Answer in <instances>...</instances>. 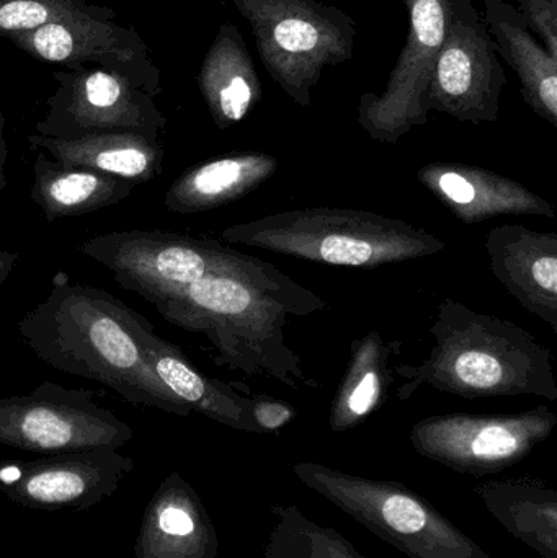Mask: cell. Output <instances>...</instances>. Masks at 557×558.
I'll list each match as a JSON object with an SVG mask.
<instances>
[{
  "label": "cell",
  "instance_id": "cell-1",
  "mask_svg": "<svg viewBox=\"0 0 557 558\" xmlns=\"http://www.w3.org/2000/svg\"><path fill=\"white\" fill-rule=\"evenodd\" d=\"M149 302L169 324L202 333L218 366L291 389L310 386L284 333L290 320L323 311L326 302L274 265L239 252L222 270Z\"/></svg>",
  "mask_w": 557,
  "mask_h": 558
},
{
  "label": "cell",
  "instance_id": "cell-2",
  "mask_svg": "<svg viewBox=\"0 0 557 558\" xmlns=\"http://www.w3.org/2000/svg\"><path fill=\"white\" fill-rule=\"evenodd\" d=\"M16 328L29 350L61 373L95 380L136 405L192 415L150 366L153 324L104 289L55 282Z\"/></svg>",
  "mask_w": 557,
  "mask_h": 558
},
{
  "label": "cell",
  "instance_id": "cell-3",
  "mask_svg": "<svg viewBox=\"0 0 557 558\" xmlns=\"http://www.w3.org/2000/svg\"><path fill=\"white\" fill-rule=\"evenodd\" d=\"M431 335L435 343L425 360L396 369L404 379L399 399L431 387L470 400L540 397L556 402L552 351L513 322L444 299Z\"/></svg>",
  "mask_w": 557,
  "mask_h": 558
},
{
  "label": "cell",
  "instance_id": "cell-4",
  "mask_svg": "<svg viewBox=\"0 0 557 558\" xmlns=\"http://www.w3.org/2000/svg\"><path fill=\"white\" fill-rule=\"evenodd\" d=\"M222 241L332 267L375 268L434 257L447 242L378 213L313 208L277 213L221 232Z\"/></svg>",
  "mask_w": 557,
  "mask_h": 558
},
{
  "label": "cell",
  "instance_id": "cell-5",
  "mask_svg": "<svg viewBox=\"0 0 557 558\" xmlns=\"http://www.w3.org/2000/svg\"><path fill=\"white\" fill-rule=\"evenodd\" d=\"M301 484L409 558H493L434 505L404 485L298 462Z\"/></svg>",
  "mask_w": 557,
  "mask_h": 558
},
{
  "label": "cell",
  "instance_id": "cell-6",
  "mask_svg": "<svg viewBox=\"0 0 557 558\" xmlns=\"http://www.w3.org/2000/svg\"><path fill=\"white\" fill-rule=\"evenodd\" d=\"M247 20L262 64L300 107L313 101L324 71L353 58L356 26L319 0H231Z\"/></svg>",
  "mask_w": 557,
  "mask_h": 558
},
{
  "label": "cell",
  "instance_id": "cell-7",
  "mask_svg": "<svg viewBox=\"0 0 557 558\" xmlns=\"http://www.w3.org/2000/svg\"><path fill=\"white\" fill-rule=\"evenodd\" d=\"M133 438V428L92 390L43 383L25 396L0 397V445L9 448L51 456L120 449Z\"/></svg>",
  "mask_w": 557,
  "mask_h": 558
},
{
  "label": "cell",
  "instance_id": "cell-8",
  "mask_svg": "<svg viewBox=\"0 0 557 558\" xmlns=\"http://www.w3.org/2000/svg\"><path fill=\"white\" fill-rule=\"evenodd\" d=\"M557 413L540 405L512 415L427 416L412 426L417 454L460 474L486 477L520 464L553 435Z\"/></svg>",
  "mask_w": 557,
  "mask_h": 558
},
{
  "label": "cell",
  "instance_id": "cell-9",
  "mask_svg": "<svg viewBox=\"0 0 557 558\" xmlns=\"http://www.w3.org/2000/svg\"><path fill=\"white\" fill-rule=\"evenodd\" d=\"M448 2L447 29L425 108L461 123H496L507 77L493 36L471 0Z\"/></svg>",
  "mask_w": 557,
  "mask_h": 558
},
{
  "label": "cell",
  "instance_id": "cell-10",
  "mask_svg": "<svg viewBox=\"0 0 557 558\" xmlns=\"http://www.w3.org/2000/svg\"><path fill=\"white\" fill-rule=\"evenodd\" d=\"M20 51L65 69L98 68L121 75L134 87L157 98L162 72L140 33L117 22L110 7L88 5L56 23L7 36Z\"/></svg>",
  "mask_w": 557,
  "mask_h": 558
},
{
  "label": "cell",
  "instance_id": "cell-11",
  "mask_svg": "<svg viewBox=\"0 0 557 558\" xmlns=\"http://www.w3.org/2000/svg\"><path fill=\"white\" fill-rule=\"evenodd\" d=\"M81 252L146 301L222 270L239 254L218 241L162 231L108 232L85 241Z\"/></svg>",
  "mask_w": 557,
  "mask_h": 558
},
{
  "label": "cell",
  "instance_id": "cell-12",
  "mask_svg": "<svg viewBox=\"0 0 557 558\" xmlns=\"http://www.w3.org/2000/svg\"><path fill=\"white\" fill-rule=\"evenodd\" d=\"M58 84L46 100L38 136L78 140L92 134L136 133L160 137L166 114L156 98L113 72L98 68L55 72Z\"/></svg>",
  "mask_w": 557,
  "mask_h": 558
},
{
  "label": "cell",
  "instance_id": "cell-13",
  "mask_svg": "<svg viewBox=\"0 0 557 558\" xmlns=\"http://www.w3.org/2000/svg\"><path fill=\"white\" fill-rule=\"evenodd\" d=\"M409 33L404 49L382 95L363 94L359 124L373 141L396 144L417 126L427 124L428 85L447 29L448 0H405Z\"/></svg>",
  "mask_w": 557,
  "mask_h": 558
},
{
  "label": "cell",
  "instance_id": "cell-14",
  "mask_svg": "<svg viewBox=\"0 0 557 558\" xmlns=\"http://www.w3.org/2000/svg\"><path fill=\"white\" fill-rule=\"evenodd\" d=\"M133 469L120 449L43 456L0 464V492L23 508L87 511L110 498Z\"/></svg>",
  "mask_w": 557,
  "mask_h": 558
},
{
  "label": "cell",
  "instance_id": "cell-15",
  "mask_svg": "<svg viewBox=\"0 0 557 558\" xmlns=\"http://www.w3.org/2000/svg\"><path fill=\"white\" fill-rule=\"evenodd\" d=\"M417 180L464 225L499 216L555 218V209L522 183L483 167L460 162H432Z\"/></svg>",
  "mask_w": 557,
  "mask_h": 558
},
{
  "label": "cell",
  "instance_id": "cell-16",
  "mask_svg": "<svg viewBox=\"0 0 557 558\" xmlns=\"http://www.w3.org/2000/svg\"><path fill=\"white\" fill-rule=\"evenodd\" d=\"M486 252L497 281L557 333L556 232L499 226L487 234Z\"/></svg>",
  "mask_w": 557,
  "mask_h": 558
},
{
  "label": "cell",
  "instance_id": "cell-17",
  "mask_svg": "<svg viewBox=\"0 0 557 558\" xmlns=\"http://www.w3.org/2000/svg\"><path fill=\"white\" fill-rule=\"evenodd\" d=\"M218 533L195 488L172 472L144 511L134 558H216Z\"/></svg>",
  "mask_w": 557,
  "mask_h": 558
},
{
  "label": "cell",
  "instance_id": "cell-18",
  "mask_svg": "<svg viewBox=\"0 0 557 558\" xmlns=\"http://www.w3.org/2000/svg\"><path fill=\"white\" fill-rule=\"evenodd\" d=\"M484 20L497 54L520 81L526 105L557 128V59L530 32L522 15L506 0H483Z\"/></svg>",
  "mask_w": 557,
  "mask_h": 558
},
{
  "label": "cell",
  "instance_id": "cell-19",
  "mask_svg": "<svg viewBox=\"0 0 557 558\" xmlns=\"http://www.w3.org/2000/svg\"><path fill=\"white\" fill-rule=\"evenodd\" d=\"M277 157L235 153L206 160L183 172L167 190L164 205L175 215H198L231 205L277 172Z\"/></svg>",
  "mask_w": 557,
  "mask_h": 558
},
{
  "label": "cell",
  "instance_id": "cell-20",
  "mask_svg": "<svg viewBox=\"0 0 557 558\" xmlns=\"http://www.w3.org/2000/svg\"><path fill=\"white\" fill-rule=\"evenodd\" d=\"M198 87L219 130L241 123L261 101V78L234 23L219 26L199 68Z\"/></svg>",
  "mask_w": 557,
  "mask_h": 558
},
{
  "label": "cell",
  "instance_id": "cell-21",
  "mask_svg": "<svg viewBox=\"0 0 557 558\" xmlns=\"http://www.w3.org/2000/svg\"><path fill=\"white\" fill-rule=\"evenodd\" d=\"M28 144L33 149L45 150L64 166L95 170L128 180L133 185L159 177L166 154L160 137L136 133L92 134L78 140H55L32 134Z\"/></svg>",
  "mask_w": 557,
  "mask_h": 558
},
{
  "label": "cell",
  "instance_id": "cell-22",
  "mask_svg": "<svg viewBox=\"0 0 557 558\" xmlns=\"http://www.w3.org/2000/svg\"><path fill=\"white\" fill-rule=\"evenodd\" d=\"M146 353L154 373L190 412L238 432L258 433L251 416L254 399L242 396L229 384L205 376L177 344L164 340L156 331L147 337Z\"/></svg>",
  "mask_w": 557,
  "mask_h": 558
},
{
  "label": "cell",
  "instance_id": "cell-23",
  "mask_svg": "<svg viewBox=\"0 0 557 558\" xmlns=\"http://www.w3.org/2000/svg\"><path fill=\"white\" fill-rule=\"evenodd\" d=\"M477 497L510 536L540 557L557 558V494L540 478L484 482Z\"/></svg>",
  "mask_w": 557,
  "mask_h": 558
},
{
  "label": "cell",
  "instance_id": "cell-24",
  "mask_svg": "<svg viewBox=\"0 0 557 558\" xmlns=\"http://www.w3.org/2000/svg\"><path fill=\"white\" fill-rule=\"evenodd\" d=\"M33 177L29 198L48 222L120 205L134 189L128 180L48 159L41 150L33 163Z\"/></svg>",
  "mask_w": 557,
  "mask_h": 558
},
{
  "label": "cell",
  "instance_id": "cell-25",
  "mask_svg": "<svg viewBox=\"0 0 557 558\" xmlns=\"http://www.w3.org/2000/svg\"><path fill=\"white\" fill-rule=\"evenodd\" d=\"M391 356L378 331L350 344V363L330 407L332 432H349L379 409L392 384Z\"/></svg>",
  "mask_w": 557,
  "mask_h": 558
},
{
  "label": "cell",
  "instance_id": "cell-26",
  "mask_svg": "<svg viewBox=\"0 0 557 558\" xmlns=\"http://www.w3.org/2000/svg\"><path fill=\"white\" fill-rule=\"evenodd\" d=\"M265 558H366L339 531L304 517L294 505H275Z\"/></svg>",
  "mask_w": 557,
  "mask_h": 558
},
{
  "label": "cell",
  "instance_id": "cell-27",
  "mask_svg": "<svg viewBox=\"0 0 557 558\" xmlns=\"http://www.w3.org/2000/svg\"><path fill=\"white\" fill-rule=\"evenodd\" d=\"M87 0H0V36L33 32L87 9Z\"/></svg>",
  "mask_w": 557,
  "mask_h": 558
},
{
  "label": "cell",
  "instance_id": "cell-28",
  "mask_svg": "<svg viewBox=\"0 0 557 558\" xmlns=\"http://www.w3.org/2000/svg\"><path fill=\"white\" fill-rule=\"evenodd\" d=\"M517 12L530 32L557 59V0H516Z\"/></svg>",
  "mask_w": 557,
  "mask_h": 558
},
{
  "label": "cell",
  "instance_id": "cell-29",
  "mask_svg": "<svg viewBox=\"0 0 557 558\" xmlns=\"http://www.w3.org/2000/svg\"><path fill=\"white\" fill-rule=\"evenodd\" d=\"M251 416L258 433H271L290 425L296 416V410L280 400L254 399L252 400Z\"/></svg>",
  "mask_w": 557,
  "mask_h": 558
},
{
  "label": "cell",
  "instance_id": "cell-30",
  "mask_svg": "<svg viewBox=\"0 0 557 558\" xmlns=\"http://www.w3.org/2000/svg\"><path fill=\"white\" fill-rule=\"evenodd\" d=\"M5 118H3L2 107H0V193L7 189V156H9V149H7L5 141Z\"/></svg>",
  "mask_w": 557,
  "mask_h": 558
},
{
  "label": "cell",
  "instance_id": "cell-31",
  "mask_svg": "<svg viewBox=\"0 0 557 558\" xmlns=\"http://www.w3.org/2000/svg\"><path fill=\"white\" fill-rule=\"evenodd\" d=\"M20 255L16 252L0 251V288L10 277V274L15 270Z\"/></svg>",
  "mask_w": 557,
  "mask_h": 558
}]
</instances>
